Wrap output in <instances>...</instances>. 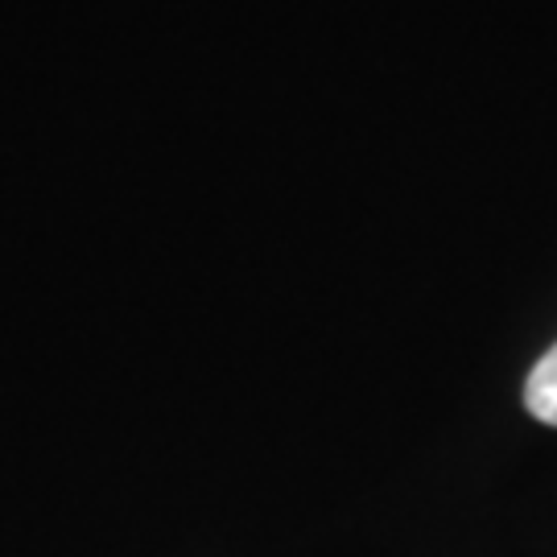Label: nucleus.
I'll use <instances>...</instances> for the list:
<instances>
[{
    "mask_svg": "<svg viewBox=\"0 0 557 557\" xmlns=\"http://www.w3.org/2000/svg\"><path fill=\"white\" fill-rule=\"evenodd\" d=\"M524 405L533 418L557 430V343L537 359V368L524 380Z\"/></svg>",
    "mask_w": 557,
    "mask_h": 557,
    "instance_id": "1",
    "label": "nucleus"
}]
</instances>
